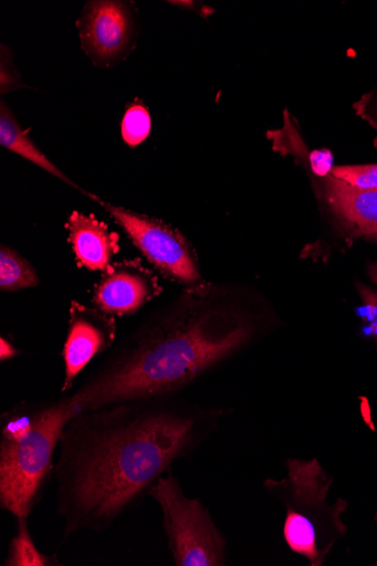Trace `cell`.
Wrapping results in <instances>:
<instances>
[{"label":"cell","mask_w":377,"mask_h":566,"mask_svg":"<svg viewBox=\"0 0 377 566\" xmlns=\"http://www.w3.org/2000/svg\"><path fill=\"white\" fill-rule=\"evenodd\" d=\"M224 415L168 396L75 416L62 432L52 476L63 539L109 531L176 461L217 431Z\"/></svg>","instance_id":"6da1fadb"},{"label":"cell","mask_w":377,"mask_h":566,"mask_svg":"<svg viewBox=\"0 0 377 566\" xmlns=\"http://www.w3.org/2000/svg\"><path fill=\"white\" fill-rule=\"evenodd\" d=\"M261 333L234 294L200 285L147 313L71 395L77 413L119 402L178 396Z\"/></svg>","instance_id":"7a4b0ae2"},{"label":"cell","mask_w":377,"mask_h":566,"mask_svg":"<svg viewBox=\"0 0 377 566\" xmlns=\"http://www.w3.org/2000/svg\"><path fill=\"white\" fill-rule=\"evenodd\" d=\"M71 395L22 400L0 417V506L31 516L53 476L65 426L77 416Z\"/></svg>","instance_id":"3957f363"},{"label":"cell","mask_w":377,"mask_h":566,"mask_svg":"<svg viewBox=\"0 0 377 566\" xmlns=\"http://www.w3.org/2000/svg\"><path fill=\"white\" fill-rule=\"evenodd\" d=\"M286 467L284 479L265 480L263 486L285 505L283 533L291 551L321 566L346 534L343 514L348 502H328L334 481L317 459H289Z\"/></svg>","instance_id":"277c9868"},{"label":"cell","mask_w":377,"mask_h":566,"mask_svg":"<svg viewBox=\"0 0 377 566\" xmlns=\"http://www.w3.org/2000/svg\"><path fill=\"white\" fill-rule=\"evenodd\" d=\"M148 497L161 510L168 548L177 566L227 565L224 535L202 502L186 495L172 471L154 484Z\"/></svg>","instance_id":"5b68a950"},{"label":"cell","mask_w":377,"mask_h":566,"mask_svg":"<svg viewBox=\"0 0 377 566\" xmlns=\"http://www.w3.org/2000/svg\"><path fill=\"white\" fill-rule=\"evenodd\" d=\"M83 192L101 205L123 228L133 244L161 275L188 289L202 285L197 255L178 230L155 218L106 202L91 192Z\"/></svg>","instance_id":"8992f818"},{"label":"cell","mask_w":377,"mask_h":566,"mask_svg":"<svg viewBox=\"0 0 377 566\" xmlns=\"http://www.w3.org/2000/svg\"><path fill=\"white\" fill-rule=\"evenodd\" d=\"M80 36L87 56L97 66H112L133 48L135 14L125 2H91L78 21Z\"/></svg>","instance_id":"52a82bcc"},{"label":"cell","mask_w":377,"mask_h":566,"mask_svg":"<svg viewBox=\"0 0 377 566\" xmlns=\"http://www.w3.org/2000/svg\"><path fill=\"white\" fill-rule=\"evenodd\" d=\"M116 317L97 307L73 300L70 306L69 331L63 349L65 378L62 392L74 388L78 376L98 355L109 352L117 340Z\"/></svg>","instance_id":"ba28073f"},{"label":"cell","mask_w":377,"mask_h":566,"mask_svg":"<svg viewBox=\"0 0 377 566\" xmlns=\"http://www.w3.org/2000/svg\"><path fill=\"white\" fill-rule=\"evenodd\" d=\"M164 292L155 273L140 260L114 264L94 289L93 303L102 313L113 317L137 314Z\"/></svg>","instance_id":"9c48e42d"},{"label":"cell","mask_w":377,"mask_h":566,"mask_svg":"<svg viewBox=\"0 0 377 566\" xmlns=\"http://www.w3.org/2000/svg\"><path fill=\"white\" fill-rule=\"evenodd\" d=\"M69 242L81 268L109 272L119 251V235L94 216L73 212L69 218Z\"/></svg>","instance_id":"30bf717a"},{"label":"cell","mask_w":377,"mask_h":566,"mask_svg":"<svg viewBox=\"0 0 377 566\" xmlns=\"http://www.w3.org/2000/svg\"><path fill=\"white\" fill-rule=\"evenodd\" d=\"M326 196L335 216L355 234H377V190L353 187L334 176L326 179Z\"/></svg>","instance_id":"8fae6325"},{"label":"cell","mask_w":377,"mask_h":566,"mask_svg":"<svg viewBox=\"0 0 377 566\" xmlns=\"http://www.w3.org/2000/svg\"><path fill=\"white\" fill-rule=\"evenodd\" d=\"M0 144L51 176L59 178L73 188L82 190L72 179L59 169L57 166L53 165L44 156L27 133L23 132L4 101L0 103Z\"/></svg>","instance_id":"7c38bea8"},{"label":"cell","mask_w":377,"mask_h":566,"mask_svg":"<svg viewBox=\"0 0 377 566\" xmlns=\"http://www.w3.org/2000/svg\"><path fill=\"white\" fill-rule=\"evenodd\" d=\"M33 265L17 250L8 245L0 248V291L12 293L39 285Z\"/></svg>","instance_id":"4fadbf2b"},{"label":"cell","mask_w":377,"mask_h":566,"mask_svg":"<svg viewBox=\"0 0 377 566\" xmlns=\"http://www.w3.org/2000/svg\"><path fill=\"white\" fill-rule=\"evenodd\" d=\"M15 534L8 549L7 566H56L61 565L55 556L42 553L35 545L27 518L15 520Z\"/></svg>","instance_id":"5bb4252c"},{"label":"cell","mask_w":377,"mask_h":566,"mask_svg":"<svg viewBox=\"0 0 377 566\" xmlns=\"http://www.w3.org/2000/svg\"><path fill=\"white\" fill-rule=\"evenodd\" d=\"M151 120L148 111L142 103H133L123 119L122 130L124 140L135 147L142 144L149 135Z\"/></svg>","instance_id":"9a60e30c"},{"label":"cell","mask_w":377,"mask_h":566,"mask_svg":"<svg viewBox=\"0 0 377 566\" xmlns=\"http://www.w3.org/2000/svg\"><path fill=\"white\" fill-rule=\"evenodd\" d=\"M332 176L359 189L377 190V165L336 167Z\"/></svg>","instance_id":"2e32d148"},{"label":"cell","mask_w":377,"mask_h":566,"mask_svg":"<svg viewBox=\"0 0 377 566\" xmlns=\"http://www.w3.org/2000/svg\"><path fill=\"white\" fill-rule=\"evenodd\" d=\"M357 289L363 300L368 333L377 340V293L363 284H358Z\"/></svg>","instance_id":"e0dca14e"},{"label":"cell","mask_w":377,"mask_h":566,"mask_svg":"<svg viewBox=\"0 0 377 566\" xmlns=\"http://www.w3.org/2000/svg\"><path fill=\"white\" fill-rule=\"evenodd\" d=\"M0 87H2V94H7L12 90L21 86L20 78L17 75L15 70L12 66L11 59L6 57L4 51L2 50V81H0Z\"/></svg>","instance_id":"ac0fdd59"},{"label":"cell","mask_w":377,"mask_h":566,"mask_svg":"<svg viewBox=\"0 0 377 566\" xmlns=\"http://www.w3.org/2000/svg\"><path fill=\"white\" fill-rule=\"evenodd\" d=\"M21 355V350L4 336L0 337V361H10Z\"/></svg>","instance_id":"d6986e66"},{"label":"cell","mask_w":377,"mask_h":566,"mask_svg":"<svg viewBox=\"0 0 377 566\" xmlns=\"http://www.w3.org/2000/svg\"><path fill=\"white\" fill-rule=\"evenodd\" d=\"M368 274H369V277L371 279V281L377 284V264L376 265H371L368 270Z\"/></svg>","instance_id":"ffe728a7"},{"label":"cell","mask_w":377,"mask_h":566,"mask_svg":"<svg viewBox=\"0 0 377 566\" xmlns=\"http://www.w3.org/2000/svg\"><path fill=\"white\" fill-rule=\"evenodd\" d=\"M367 239H369V240H371V241L377 242V234H376V235H373V237H369V238H367Z\"/></svg>","instance_id":"44dd1931"}]
</instances>
